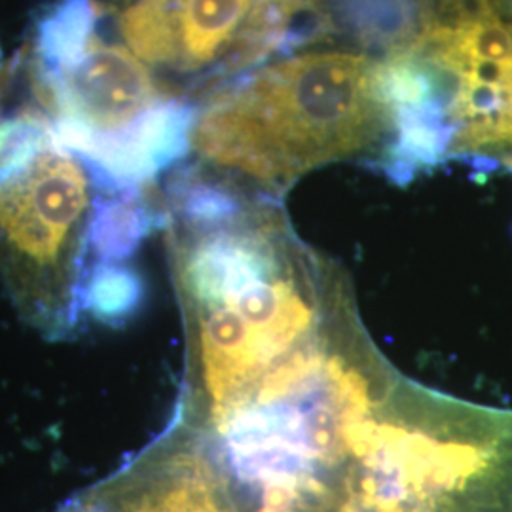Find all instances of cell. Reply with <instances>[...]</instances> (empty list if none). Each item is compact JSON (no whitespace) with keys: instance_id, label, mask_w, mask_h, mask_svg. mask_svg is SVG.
Returning a JSON list of instances; mask_svg holds the SVG:
<instances>
[{"instance_id":"277c9868","label":"cell","mask_w":512,"mask_h":512,"mask_svg":"<svg viewBox=\"0 0 512 512\" xmlns=\"http://www.w3.org/2000/svg\"><path fill=\"white\" fill-rule=\"evenodd\" d=\"M198 120L194 105L158 101L116 133L90 135L54 122L55 141L78 156L101 188L131 190L150 183L192 148Z\"/></svg>"},{"instance_id":"3957f363","label":"cell","mask_w":512,"mask_h":512,"mask_svg":"<svg viewBox=\"0 0 512 512\" xmlns=\"http://www.w3.org/2000/svg\"><path fill=\"white\" fill-rule=\"evenodd\" d=\"M35 92L57 124L90 135L116 133L160 101L158 88L137 55L97 40L71 69L35 73Z\"/></svg>"},{"instance_id":"9c48e42d","label":"cell","mask_w":512,"mask_h":512,"mask_svg":"<svg viewBox=\"0 0 512 512\" xmlns=\"http://www.w3.org/2000/svg\"><path fill=\"white\" fill-rule=\"evenodd\" d=\"M12 69H14V65H10L4 73H0V93L2 90L6 88V82H8V78H10V74H12Z\"/></svg>"},{"instance_id":"52a82bcc","label":"cell","mask_w":512,"mask_h":512,"mask_svg":"<svg viewBox=\"0 0 512 512\" xmlns=\"http://www.w3.org/2000/svg\"><path fill=\"white\" fill-rule=\"evenodd\" d=\"M97 16L93 0H63L38 27L35 73H63L88 54Z\"/></svg>"},{"instance_id":"ba28073f","label":"cell","mask_w":512,"mask_h":512,"mask_svg":"<svg viewBox=\"0 0 512 512\" xmlns=\"http://www.w3.org/2000/svg\"><path fill=\"white\" fill-rule=\"evenodd\" d=\"M120 31L129 48L148 63L181 61L177 19L167 0H139L120 16Z\"/></svg>"},{"instance_id":"7a4b0ae2","label":"cell","mask_w":512,"mask_h":512,"mask_svg":"<svg viewBox=\"0 0 512 512\" xmlns=\"http://www.w3.org/2000/svg\"><path fill=\"white\" fill-rule=\"evenodd\" d=\"M92 171L55 137L0 167V279L48 340L73 336L95 274Z\"/></svg>"},{"instance_id":"6da1fadb","label":"cell","mask_w":512,"mask_h":512,"mask_svg":"<svg viewBox=\"0 0 512 512\" xmlns=\"http://www.w3.org/2000/svg\"><path fill=\"white\" fill-rule=\"evenodd\" d=\"M370 57L315 52L274 63L207 105L192 148L203 162L270 190L380 143L393 124L374 95Z\"/></svg>"},{"instance_id":"5b68a950","label":"cell","mask_w":512,"mask_h":512,"mask_svg":"<svg viewBox=\"0 0 512 512\" xmlns=\"http://www.w3.org/2000/svg\"><path fill=\"white\" fill-rule=\"evenodd\" d=\"M431 12L433 0H338V16L349 33L387 55L410 48Z\"/></svg>"},{"instance_id":"8fae6325","label":"cell","mask_w":512,"mask_h":512,"mask_svg":"<svg viewBox=\"0 0 512 512\" xmlns=\"http://www.w3.org/2000/svg\"><path fill=\"white\" fill-rule=\"evenodd\" d=\"M0 67H2V50H0Z\"/></svg>"},{"instance_id":"30bf717a","label":"cell","mask_w":512,"mask_h":512,"mask_svg":"<svg viewBox=\"0 0 512 512\" xmlns=\"http://www.w3.org/2000/svg\"><path fill=\"white\" fill-rule=\"evenodd\" d=\"M293 2L298 6H319L321 0H293Z\"/></svg>"},{"instance_id":"8992f818","label":"cell","mask_w":512,"mask_h":512,"mask_svg":"<svg viewBox=\"0 0 512 512\" xmlns=\"http://www.w3.org/2000/svg\"><path fill=\"white\" fill-rule=\"evenodd\" d=\"M256 0H179L177 33L184 69H198L238 31Z\"/></svg>"}]
</instances>
